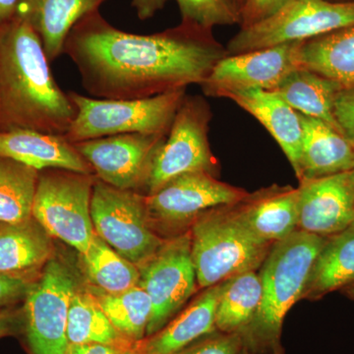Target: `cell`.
Instances as JSON below:
<instances>
[{
  "label": "cell",
  "mask_w": 354,
  "mask_h": 354,
  "mask_svg": "<svg viewBox=\"0 0 354 354\" xmlns=\"http://www.w3.org/2000/svg\"><path fill=\"white\" fill-rule=\"evenodd\" d=\"M302 140L298 180L354 171V145L342 132L316 120L301 115Z\"/></svg>",
  "instance_id": "obj_20"
},
{
  "label": "cell",
  "mask_w": 354,
  "mask_h": 354,
  "mask_svg": "<svg viewBox=\"0 0 354 354\" xmlns=\"http://www.w3.org/2000/svg\"><path fill=\"white\" fill-rule=\"evenodd\" d=\"M81 286L71 265L53 256L23 300L24 332L30 354H65L72 297Z\"/></svg>",
  "instance_id": "obj_8"
},
{
  "label": "cell",
  "mask_w": 354,
  "mask_h": 354,
  "mask_svg": "<svg viewBox=\"0 0 354 354\" xmlns=\"http://www.w3.org/2000/svg\"><path fill=\"white\" fill-rule=\"evenodd\" d=\"M328 1H333V2H348V1H353V0H328Z\"/></svg>",
  "instance_id": "obj_43"
},
{
  "label": "cell",
  "mask_w": 354,
  "mask_h": 354,
  "mask_svg": "<svg viewBox=\"0 0 354 354\" xmlns=\"http://www.w3.org/2000/svg\"><path fill=\"white\" fill-rule=\"evenodd\" d=\"M232 2V6L235 7V8L239 10V14H241V9L242 7V4H243V0H230Z\"/></svg>",
  "instance_id": "obj_42"
},
{
  "label": "cell",
  "mask_w": 354,
  "mask_h": 354,
  "mask_svg": "<svg viewBox=\"0 0 354 354\" xmlns=\"http://www.w3.org/2000/svg\"><path fill=\"white\" fill-rule=\"evenodd\" d=\"M64 55L93 97L136 100L201 85L227 53L213 30L181 22L152 35L131 34L97 11L71 30Z\"/></svg>",
  "instance_id": "obj_1"
},
{
  "label": "cell",
  "mask_w": 354,
  "mask_h": 354,
  "mask_svg": "<svg viewBox=\"0 0 354 354\" xmlns=\"http://www.w3.org/2000/svg\"><path fill=\"white\" fill-rule=\"evenodd\" d=\"M39 171L11 158H0V221L32 218Z\"/></svg>",
  "instance_id": "obj_30"
},
{
  "label": "cell",
  "mask_w": 354,
  "mask_h": 354,
  "mask_svg": "<svg viewBox=\"0 0 354 354\" xmlns=\"http://www.w3.org/2000/svg\"><path fill=\"white\" fill-rule=\"evenodd\" d=\"M298 189V230L329 237L353 225V171L305 179Z\"/></svg>",
  "instance_id": "obj_15"
},
{
  "label": "cell",
  "mask_w": 354,
  "mask_h": 354,
  "mask_svg": "<svg viewBox=\"0 0 354 354\" xmlns=\"http://www.w3.org/2000/svg\"><path fill=\"white\" fill-rule=\"evenodd\" d=\"M351 227H354V221H353V225H351Z\"/></svg>",
  "instance_id": "obj_44"
},
{
  "label": "cell",
  "mask_w": 354,
  "mask_h": 354,
  "mask_svg": "<svg viewBox=\"0 0 354 354\" xmlns=\"http://www.w3.org/2000/svg\"><path fill=\"white\" fill-rule=\"evenodd\" d=\"M108 0H20L16 15L38 35L48 62L64 55L65 41L81 20Z\"/></svg>",
  "instance_id": "obj_19"
},
{
  "label": "cell",
  "mask_w": 354,
  "mask_h": 354,
  "mask_svg": "<svg viewBox=\"0 0 354 354\" xmlns=\"http://www.w3.org/2000/svg\"><path fill=\"white\" fill-rule=\"evenodd\" d=\"M304 41L260 48L220 60L200 85L207 97H227L234 93L260 88L274 91L293 71L301 68Z\"/></svg>",
  "instance_id": "obj_14"
},
{
  "label": "cell",
  "mask_w": 354,
  "mask_h": 354,
  "mask_svg": "<svg viewBox=\"0 0 354 354\" xmlns=\"http://www.w3.org/2000/svg\"><path fill=\"white\" fill-rule=\"evenodd\" d=\"M234 205L209 209L190 225L191 256L199 290L248 271H259L271 244L239 221Z\"/></svg>",
  "instance_id": "obj_4"
},
{
  "label": "cell",
  "mask_w": 354,
  "mask_h": 354,
  "mask_svg": "<svg viewBox=\"0 0 354 354\" xmlns=\"http://www.w3.org/2000/svg\"><path fill=\"white\" fill-rule=\"evenodd\" d=\"M328 237L295 230L272 244L259 269L262 301L257 314L241 333L242 346L268 353L281 346L286 314L302 299L312 267Z\"/></svg>",
  "instance_id": "obj_3"
},
{
  "label": "cell",
  "mask_w": 354,
  "mask_h": 354,
  "mask_svg": "<svg viewBox=\"0 0 354 354\" xmlns=\"http://www.w3.org/2000/svg\"><path fill=\"white\" fill-rule=\"evenodd\" d=\"M212 120L213 113L204 97L186 94L153 162L146 196L183 174L204 171L216 176L218 162L209 143Z\"/></svg>",
  "instance_id": "obj_10"
},
{
  "label": "cell",
  "mask_w": 354,
  "mask_h": 354,
  "mask_svg": "<svg viewBox=\"0 0 354 354\" xmlns=\"http://www.w3.org/2000/svg\"><path fill=\"white\" fill-rule=\"evenodd\" d=\"M299 189L292 186L262 188L234 205L237 218L257 239L277 243L298 230Z\"/></svg>",
  "instance_id": "obj_16"
},
{
  "label": "cell",
  "mask_w": 354,
  "mask_h": 354,
  "mask_svg": "<svg viewBox=\"0 0 354 354\" xmlns=\"http://www.w3.org/2000/svg\"><path fill=\"white\" fill-rule=\"evenodd\" d=\"M237 354H285L283 353V349L281 348V346H277L276 348L272 349L271 351H268V353H254V351H250L245 348V346H242L241 351H239Z\"/></svg>",
  "instance_id": "obj_40"
},
{
  "label": "cell",
  "mask_w": 354,
  "mask_h": 354,
  "mask_svg": "<svg viewBox=\"0 0 354 354\" xmlns=\"http://www.w3.org/2000/svg\"><path fill=\"white\" fill-rule=\"evenodd\" d=\"M221 285L223 283L203 290L164 328L136 342L135 354H178L216 332V310Z\"/></svg>",
  "instance_id": "obj_18"
},
{
  "label": "cell",
  "mask_w": 354,
  "mask_h": 354,
  "mask_svg": "<svg viewBox=\"0 0 354 354\" xmlns=\"http://www.w3.org/2000/svg\"><path fill=\"white\" fill-rule=\"evenodd\" d=\"M342 88L339 83L301 67L272 92L301 115L323 121L342 132L335 120V102Z\"/></svg>",
  "instance_id": "obj_24"
},
{
  "label": "cell",
  "mask_w": 354,
  "mask_h": 354,
  "mask_svg": "<svg viewBox=\"0 0 354 354\" xmlns=\"http://www.w3.org/2000/svg\"><path fill=\"white\" fill-rule=\"evenodd\" d=\"M354 26V0H290L281 10L257 24L241 28L228 41L227 55L278 44L305 41Z\"/></svg>",
  "instance_id": "obj_7"
},
{
  "label": "cell",
  "mask_w": 354,
  "mask_h": 354,
  "mask_svg": "<svg viewBox=\"0 0 354 354\" xmlns=\"http://www.w3.org/2000/svg\"><path fill=\"white\" fill-rule=\"evenodd\" d=\"M290 0H243L241 9V28L262 22L281 10Z\"/></svg>",
  "instance_id": "obj_33"
},
{
  "label": "cell",
  "mask_w": 354,
  "mask_h": 354,
  "mask_svg": "<svg viewBox=\"0 0 354 354\" xmlns=\"http://www.w3.org/2000/svg\"><path fill=\"white\" fill-rule=\"evenodd\" d=\"M91 216L95 234L137 267L150 259L165 241L151 223L146 195L118 189L97 178Z\"/></svg>",
  "instance_id": "obj_9"
},
{
  "label": "cell",
  "mask_w": 354,
  "mask_h": 354,
  "mask_svg": "<svg viewBox=\"0 0 354 354\" xmlns=\"http://www.w3.org/2000/svg\"><path fill=\"white\" fill-rule=\"evenodd\" d=\"M95 180L94 174L65 169L39 171L32 215L51 237L79 254L88 250L95 235L91 199Z\"/></svg>",
  "instance_id": "obj_6"
},
{
  "label": "cell",
  "mask_w": 354,
  "mask_h": 354,
  "mask_svg": "<svg viewBox=\"0 0 354 354\" xmlns=\"http://www.w3.org/2000/svg\"><path fill=\"white\" fill-rule=\"evenodd\" d=\"M50 64L27 21L15 15L0 27V132H68L76 109L58 86Z\"/></svg>",
  "instance_id": "obj_2"
},
{
  "label": "cell",
  "mask_w": 354,
  "mask_h": 354,
  "mask_svg": "<svg viewBox=\"0 0 354 354\" xmlns=\"http://www.w3.org/2000/svg\"><path fill=\"white\" fill-rule=\"evenodd\" d=\"M67 339L69 344L97 342L120 346L136 344L128 341L114 328L88 286L83 285L77 288L70 302Z\"/></svg>",
  "instance_id": "obj_27"
},
{
  "label": "cell",
  "mask_w": 354,
  "mask_h": 354,
  "mask_svg": "<svg viewBox=\"0 0 354 354\" xmlns=\"http://www.w3.org/2000/svg\"><path fill=\"white\" fill-rule=\"evenodd\" d=\"M53 239L34 216L18 223L0 221V272L38 279L55 256Z\"/></svg>",
  "instance_id": "obj_21"
},
{
  "label": "cell",
  "mask_w": 354,
  "mask_h": 354,
  "mask_svg": "<svg viewBox=\"0 0 354 354\" xmlns=\"http://www.w3.org/2000/svg\"><path fill=\"white\" fill-rule=\"evenodd\" d=\"M138 268L139 286L152 301L146 333L149 337L164 328L199 290L191 256L189 230L165 239L157 252Z\"/></svg>",
  "instance_id": "obj_11"
},
{
  "label": "cell",
  "mask_w": 354,
  "mask_h": 354,
  "mask_svg": "<svg viewBox=\"0 0 354 354\" xmlns=\"http://www.w3.org/2000/svg\"><path fill=\"white\" fill-rule=\"evenodd\" d=\"M35 281L0 272V310L23 301Z\"/></svg>",
  "instance_id": "obj_35"
},
{
  "label": "cell",
  "mask_w": 354,
  "mask_h": 354,
  "mask_svg": "<svg viewBox=\"0 0 354 354\" xmlns=\"http://www.w3.org/2000/svg\"><path fill=\"white\" fill-rule=\"evenodd\" d=\"M181 22L205 29L216 26L241 25V14L230 0H176Z\"/></svg>",
  "instance_id": "obj_31"
},
{
  "label": "cell",
  "mask_w": 354,
  "mask_h": 354,
  "mask_svg": "<svg viewBox=\"0 0 354 354\" xmlns=\"http://www.w3.org/2000/svg\"><path fill=\"white\" fill-rule=\"evenodd\" d=\"M353 174H354V171H353Z\"/></svg>",
  "instance_id": "obj_45"
},
{
  "label": "cell",
  "mask_w": 354,
  "mask_h": 354,
  "mask_svg": "<svg viewBox=\"0 0 354 354\" xmlns=\"http://www.w3.org/2000/svg\"><path fill=\"white\" fill-rule=\"evenodd\" d=\"M169 0H132L140 20H148L165 8Z\"/></svg>",
  "instance_id": "obj_38"
},
{
  "label": "cell",
  "mask_w": 354,
  "mask_h": 354,
  "mask_svg": "<svg viewBox=\"0 0 354 354\" xmlns=\"http://www.w3.org/2000/svg\"><path fill=\"white\" fill-rule=\"evenodd\" d=\"M300 65L344 88H354V26L304 41Z\"/></svg>",
  "instance_id": "obj_25"
},
{
  "label": "cell",
  "mask_w": 354,
  "mask_h": 354,
  "mask_svg": "<svg viewBox=\"0 0 354 354\" xmlns=\"http://www.w3.org/2000/svg\"><path fill=\"white\" fill-rule=\"evenodd\" d=\"M248 195L242 188L218 180L214 174L199 171L177 177L146 196V202L153 227L174 230L190 227L205 212L236 204Z\"/></svg>",
  "instance_id": "obj_13"
},
{
  "label": "cell",
  "mask_w": 354,
  "mask_h": 354,
  "mask_svg": "<svg viewBox=\"0 0 354 354\" xmlns=\"http://www.w3.org/2000/svg\"><path fill=\"white\" fill-rule=\"evenodd\" d=\"M335 116L342 134L354 145V88H342L335 102Z\"/></svg>",
  "instance_id": "obj_34"
},
{
  "label": "cell",
  "mask_w": 354,
  "mask_h": 354,
  "mask_svg": "<svg viewBox=\"0 0 354 354\" xmlns=\"http://www.w3.org/2000/svg\"><path fill=\"white\" fill-rule=\"evenodd\" d=\"M79 255L84 277L95 290L118 293L139 285V268L113 250L99 235L95 234L88 250Z\"/></svg>",
  "instance_id": "obj_28"
},
{
  "label": "cell",
  "mask_w": 354,
  "mask_h": 354,
  "mask_svg": "<svg viewBox=\"0 0 354 354\" xmlns=\"http://www.w3.org/2000/svg\"><path fill=\"white\" fill-rule=\"evenodd\" d=\"M20 0H0V27L16 15Z\"/></svg>",
  "instance_id": "obj_39"
},
{
  "label": "cell",
  "mask_w": 354,
  "mask_h": 354,
  "mask_svg": "<svg viewBox=\"0 0 354 354\" xmlns=\"http://www.w3.org/2000/svg\"><path fill=\"white\" fill-rule=\"evenodd\" d=\"M227 99L259 121L276 140L293 171L297 172L302 140L300 114L272 91H242L230 94Z\"/></svg>",
  "instance_id": "obj_22"
},
{
  "label": "cell",
  "mask_w": 354,
  "mask_h": 354,
  "mask_svg": "<svg viewBox=\"0 0 354 354\" xmlns=\"http://www.w3.org/2000/svg\"><path fill=\"white\" fill-rule=\"evenodd\" d=\"M0 158H11L37 171H65L94 174V169L65 135L29 129L0 132Z\"/></svg>",
  "instance_id": "obj_17"
},
{
  "label": "cell",
  "mask_w": 354,
  "mask_h": 354,
  "mask_svg": "<svg viewBox=\"0 0 354 354\" xmlns=\"http://www.w3.org/2000/svg\"><path fill=\"white\" fill-rule=\"evenodd\" d=\"M354 283V227L329 236L317 256L302 299L318 300Z\"/></svg>",
  "instance_id": "obj_23"
},
{
  "label": "cell",
  "mask_w": 354,
  "mask_h": 354,
  "mask_svg": "<svg viewBox=\"0 0 354 354\" xmlns=\"http://www.w3.org/2000/svg\"><path fill=\"white\" fill-rule=\"evenodd\" d=\"M262 301L259 271H248L223 281L216 310V330L241 334L257 314Z\"/></svg>",
  "instance_id": "obj_26"
},
{
  "label": "cell",
  "mask_w": 354,
  "mask_h": 354,
  "mask_svg": "<svg viewBox=\"0 0 354 354\" xmlns=\"http://www.w3.org/2000/svg\"><path fill=\"white\" fill-rule=\"evenodd\" d=\"M167 135H113L74 143L102 183L146 193L155 158Z\"/></svg>",
  "instance_id": "obj_12"
},
{
  "label": "cell",
  "mask_w": 354,
  "mask_h": 354,
  "mask_svg": "<svg viewBox=\"0 0 354 354\" xmlns=\"http://www.w3.org/2000/svg\"><path fill=\"white\" fill-rule=\"evenodd\" d=\"M109 321L128 341L138 342L146 337L152 315V301L141 286L118 293H106L88 286Z\"/></svg>",
  "instance_id": "obj_29"
},
{
  "label": "cell",
  "mask_w": 354,
  "mask_h": 354,
  "mask_svg": "<svg viewBox=\"0 0 354 354\" xmlns=\"http://www.w3.org/2000/svg\"><path fill=\"white\" fill-rule=\"evenodd\" d=\"M134 346H111L97 342L69 344L65 354H135Z\"/></svg>",
  "instance_id": "obj_37"
},
{
  "label": "cell",
  "mask_w": 354,
  "mask_h": 354,
  "mask_svg": "<svg viewBox=\"0 0 354 354\" xmlns=\"http://www.w3.org/2000/svg\"><path fill=\"white\" fill-rule=\"evenodd\" d=\"M24 332V315L22 307H6L0 310V339L10 335L23 334Z\"/></svg>",
  "instance_id": "obj_36"
},
{
  "label": "cell",
  "mask_w": 354,
  "mask_h": 354,
  "mask_svg": "<svg viewBox=\"0 0 354 354\" xmlns=\"http://www.w3.org/2000/svg\"><path fill=\"white\" fill-rule=\"evenodd\" d=\"M76 115L65 137L71 143L113 135L169 134L186 88L136 100H106L68 93Z\"/></svg>",
  "instance_id": "obj_5"
},
{
  "label": "cell",
  "mask_w": 354,
  "mask_h": 354,
  "mask_svg": "<svg viewBox=\"0 0 354 354\" xmlns=\"http://www.w3.org/2000/svg\"><path fill=\"white\" fill-rule=\"evenodd\" d=\"M241 348V335L225 334L216 330L178 354H237Z\"/></svg>",
  "instance_id": "obj_32"
},
{
  "label": "cell",
  "mask_w": 354,
  "mask_h": 354,
  "mask_svg": "<svg viewBox=\"0 0 354 354\" xmlns=\"http://www.w3.org/2000/svg\"><path fill=\"white\" fill-rule=\"evenodd\" d=\"M342 292L346 295L348 298H351V300L354 301V283H351L346 288H344V290H342Z\"/></svg>",
  "instance_id": "obj_41"
}]
</instances>
